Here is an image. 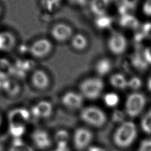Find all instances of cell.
<instances>
[{"mask_svg":"<svg viewBox=\"0 0 151 151\" xmlns=\"http://www.w3.org/2000/svg\"><path fill=\"white\" fill-rule=\"evenodd\" d=\"M109 5L108 0H92L91 9L98 17L106 15Z\"/></svg>","mask_w":151,"mask_h":151,"instance_id":"19","label":"cell"},{"mask_svg":"<svg viewBox=\"0 0 151 151\" xmlns=\"http://www.w3.org/2000/svg\"><path fill=\"white\" fill-rule=\"evenodd\" d=\"M62 0H41L42 8L48 12H54L58 9Z\"/></svg>","mask_w":151,"mask_h":151,"instance_id":"24","label":"cell"},{"mask_svg":"<svg viewBox=\"0 0 151 151\" xmlns=\"http://www.w3.org/2000/svg\"><path fill=\"white\" fill-rule=\"evenodd\" d=\"M120 97L119 95L114 92H109L103 96V101L104 104L109 107H114L119 103Z\"/></svg>","mask_w":151,"mask_h":151,"instance_id":"23","label":"cell"},{"mask_svg":"<svg viewBox=\"0 0 151 151\" xmlns=\"http://www.w3.org/2000/svg\"><path fill=\"white\" fill-rule=\"evenodd\" d=\"M113 68L111 61L106 57L100 58L94 64V70L97 76L100 77L105 76L109 74Z\"/></svg>","mask_w":151,"mask_h":151,"instance_id":"15","label":"cell"},{"mask_svg":"<svg viewBox=\"0 0 151 151\" xmlns=\"http://www.w3.org/2000/svg\"><path fill=\"white\" fill-rule=\"evenodd\" d=\"M1 120H2V119H1V114H0V126H1Z\"/></svg>","mask_w":151,"mask_h":151,"instance_id":"38","label":"cell"},{"mask_svg":"<svg viewBox=\"0 0 151 151\" xmlns=\"http://www.w3.org/2000/svg\"><path fill=\"white\" fill-rule=\"evenodd\" d=\"M137 133V127L134 123L132 121H124L120 124L114 133V143L119 147H128L136 139Z\"/></svg>","mask_w":151,"mask_h":151,"instance_id":"2","label":"cell"},{"mask_svg":"<svg viewBox=\"0 0 151 151\" xmlns=\"http://www.w3.org/2000/svg\"><path fill=\"white\" fill-rule=\"evenodd\" d=\"M30 82L32 87L38 90L47 89L50 84V76L42 69L34 70L30 77Z\"/></svg>","mask_w":151,"mask_h":151,"instance_id":"10","label":"cell"},{"mask_svg":"<svg viewBox=\"0 0 151 151\" xmlns=\"http://www.w3.org/2000/svg\"><path fill=\"white\" fill-rule=\"evenodd\" d=\"M80 93L89 100L98 99L104 88V83L99 77H90L83 80L79 84Z\"/></svg>","mask_w":151,"mask_h":151,"instance_id":"3","label":"cell"},{"mask_svg":"<svg viewBox=\"0 0 151 151\" xmlns=\"http://www.w3.org/2000/svg\"><path fill=\"white\" fill-rule=\"evenodd\" d=\"M138 0H124V5L128 6L129 8L133 7L137 2Z\"/></svg>","mask_w":151,"mask_h":151,"instance_id":"34","label":"cell"},{"mask_svg":"<svg viewBox=\"0 0 151 151\" xmlns=\"http://www.w3.org/2000/svg\"><path fill=\"white\" fill-rule=\"evenodd\" d=\"M132 65L139 71H143L147 67V63L146 61L143 54L141 52H136L133 55L130 61Z\"/></svg>","mask_w":151,"mask_h":151,"instance_id":"20","label":"cell"},{"mask_svg":"<svg viewBox=\"0 0 151 151\" xmlns=\"http://www.w3.org/2000/svg\"><path fill=\"white\" fill-rule=\"evenodd\" d=\"M124 113L120 110H115L112 115V119L115 122H119L120 124L124 122Z\"/></svg>","mask_w":151,"mask_h":151,"instance_id":"29","label":"cell"},{"mask_svg":"<svg viewBox=\"0 0 151 151\" xmlns=\"http://www.w3.org/2000/svg\"><path fill=\"white\" fill-rule=\"evenodd\" d=\"M51 151H58L57 149H55V150H51Z\"/></svg>","mask_w":151,"mask_h":151,"instance_id":"40","label":"cell"},{"mask_svg":"<svg viewBox=\"0 0 151 151\" xmlns=\"http://www.w3.org/2000/svg\"><path fill=\"white\" fill-rule=\"evenodd\" d=\"M73 34L71 27L64 22L55 24L50 29V35L52 38L60 43L70 40Z\"/></svg>","mask_w":151,"mask_h":151,"instance_id":"8","label":"cell"},{"mask_svg":"<svg viewBox=\"0 0 151 151\" xmlns=\"http://www.w3.org/2000/svg\"><path fill=\"white\" fill-rule=\"evenodd\" d=\"M138 151H151V139L143 140L140 145Z\"/></svg>","mask_w":151,"mask_h":151,"instance_id":"30","label":"cell"},{"mask_svg":"<svg viewBox=\"0 0 151 151\" xmlns=\"http://www.w3.org/2000/svg\"><path fill=\"white\" fill-rule=\"evenodd\" d=\"M93 139V133L88 129L84 127H79L74 132L73 136V142L75 147L83 150L88 147Z\"/></svg>","mask_w":151,"mask_h":151,"instance_id":"9","label":"cell"},{"mask_svg":"<svg viewBox=\"0 0 151 151\" xmlns=\"http://www.w3.org/2000/svg\"><path fill=\"white\" fill-rule=\"evenodd\" d=\"M142 54L147 64H151V46L146 47L144 49Z\"/></svg>","mask_w":151,"mask_h":151,"instance_id":"33","label":"cell"},{"mask_svg":"<svg viewBox=\"0 0 151 151\" xmlns=\"http://www.w3.org/2000/svg\"><path fill=\"white\" fill-rule=\"evenodd\" d=\"M1 11H2V9H1V5H0V16H1Z\"/></svg>","mask_w":151,"mask_h":151,"instance_id":"39","label":"cell"},{"mask_svg":"<svg viewBox=\"0 0 151 151\" xmlns=\"http://www.w3.org/2000/svg\"><path fill=\"white\" fill-rule=\"evenodd\" d=\"M120 25L126 29H134L138 26L137 19L132 15L124 14L120 19Z\"/></svg>","mask_w":151,"mask_h":151,"instance_id":"21","label":"cell"},{"mask_svg":"<svg viewBox=\"0 0 151 151\" xmlns=\"http://www.w3.org/2000/svg\"><path fill=\"white\" fill-rule=\"evenodd\" d=\"M32 140L36 147L45 149L51 145V140L47 132L43 129H37L32 134Z\"/></svg>","mask_w":151,"mask_h":151,"instance_id":"13","label":"cell"},{"mask_svg":"<svg viewBox=\"0 0 151 151\" xmlns=\"http://www.w3.org/2000/svg\"><path fill=\"white\" fill-rule=\"evenodd\" d=\"M142 80L137 76H133L127 79V88L134 91L140 89L142 86Z\"/></svg>","mask_w":151,"mask_h":151,"instance_id":"28","label":"cell"},{"mask_svg":"<svg viewBox=\"0 0 151 151\" xmlns=\"http://www.w3.org/2000/svg\"><path fill=\"white\" fill-rule=\"evenodd\" d=\"M70 42L72 48L77 51H83L85 50L88 45V38L82 33L73 34Z\"/></svg>","mask_w":151,"mask_h":151,"instance_id":"16","label":"cell"},{"mask_svg":"<svg viewBox=\"0 0 151 151\" xmlns=\"http://www.w3.org/2000/svg\"><path fill=\"white\" fill-rule=\"evenodd\" d=\"M52 104L47 100H41L34 105L31 109V114L36 118H47L52 113Z\"/></svg>","mask_w":151,"mask_h":151,"instance_id":"12","label":"cell"},{"mask_svg":"<svg viewBox=\"0 0 151 151\" xmlns=\"http://www.w3.org/2000/svg\"><path fill=\"white\" fill-rule=\"evenodd\" d=\"M31 113L25 108H15L8 114V128L10 134L15 138H20L25 132L26 124L29 120Z\"/></svg>","mask_w":151,"mask_h":151,"instance_id":"1","label":"cell"},{"mask_svg":"<svg viewBox=\"0 0 151 151\" xmlns=\"http://www.w3.org/2000/svg\"><path fill=\"white\" fill-rule=\"evenodd\" d=\"M110 84L117 90H124L127 88V79L121 73H116L111 75L109 78Z\"/></svg>","mask_w":151,"mask_h":151,"instance_id":"17","label":"cell"},{"mask_svg":"<svg viewBox=\"0 0 151 151\" xmlns=\"http://www.w3.org/2000/svg\"><path fill=\"white\" fill-rule=\"evenodd\" d=\"M107 46L111 54L115 55H120L125 52L127 48V40L122 33L114 31L108 38Z\"/></svg>","mask_w":151,"mask_h":151,"instance_id":"7","label":"cell"},{"mask_svg":"<svg viewBox=\"0 0 151 151\" xmlns=\"http://www.w3.org/2000/svg\"><path fill=\"white\" fill-rule=\"evenodd\" d=\"M142 33L145 38L151 40V22H147L143 25Z\"/></svg>","mask_w":151,"mask_h":151,"instance_id":"32","label":"cell"},{"mask_svg":"<svg viewBox=\"0 0 151 151\" xmlns=\"http://www.w3.org/2000/svg\"><path fill=\"white\" fill-rule=\"evenodd\" d=\"M70 2L76 5H83L86 4V0H68Z\"/></svg>","mask_w":151,"mask_h":151,"instance_id":"36","label":"cell"},{"mask_svg":"<svg viewBox=\"0 0 151 151\" xmlns=\"http://www.w3.org/2000/svg\"><path fill=\"white\" fill-rule=\"evenodd\" d=\"M142 10L146 16H151V0H146L143 5Z\"/></svg>","mask_w":151,"mask_h":151,"instance_id":"31","label":"cell"},{"mask_svg":"<svg viewBox=\"0 0 151 151\" xmlns=\"http://www.w3.org/2000/svg\"><path fill=\"white\" fill-rule=\"evenodd\" d=\"M96 27L100 29H106L110 27L111 24V19L106 15L99 16L95 22Z\"/></svg>","mask_w":151,"mask_h":151,"instance_id":"25","label":"cell"},{"mask_svg":"<svg viewBox=\"0 0 151 151\" xmlns=\"http://www.w3.org/2000/svg\"><path fill=\"white\" fill-rule=\"evenodd\" d=\"M8 151H34V149L24 142L20 138H15Z\"/></svg>","mask_w":151,"mask_h":151,"instance_id":"22","label":"cell"},{"mask_svg":"<svg viewBox=\"0 0 151 151\" xmlns=\"http://www.w3.org/2000/svg\"><path fill=\"white\" fill-rule=\"evenodd\" d=\"M54 139L57 146L67 145L69 135L66 130H59L56 132Z\"/></svg>","mask_w":151,"mask_h":151,"instance_id":"26","label":"cell"},{"mask_svg":"<svg viewBox=\"0 0 151 151\" xmlns=\"http://www.w3.org/2000/svg\"><path fill=\"white\" fill-rule=\"evenodd\" d=\"M146 102L144 94L134 91L128 95L125 102L126 113L131 117L139 115L143 111Z\"/></svg>","mask_w":151,"mask_h":151,"instance_id":"5","label":"cell"},{"mask_svg":"<svg viewBox=\"0 0 151 151\" xmlns=\"http://www.w3.org/2000/svg\"><path fill=\"white\" fill-rule=\"evenodd\" d=\"M63 104L70 109H77L81 107L83 103V97L80 93L68 91L65 92L61 97Z\"/></svg>","mask_w":151,"mask_h":151,"instance_id":"11","label":"cell"},{"mask_svg":"<svg viewBox=\"0 0 151 151\" xmlns=\"http://www.w3.org/2000/svg\"><path fill=\"white\" fill-rule=\"evenodd\" d=\"M147 87H148L149 90L151 91V77L149 78V80H148Z\"/></svg>","mask_w":151,"mask_h":151,"instance_id":"37","label":"cell"},{"mask_svg":"<svg viewBox=\"0 0 151 151\" xmlns=\"http://www.w3.org/2000/svg\"><path fill=\"white\" fill-rule=\"evenodd\" d=\"M1 89L4 94L9 97H14L20 93L19 85L11 80L5 81L1 86Z\"/></svg>","mask_w":151,"mask_h":151,"instance_id":"18","label":"cell"},{"mask_svg":"<svg viewBox=\"0 0 151 151\" xmlns=\"http://www.w3.org/2000/svg\"><path fill=\"white\" fill-rule=\"evenodd\" d=\"M141 127L145 132L151 134V109L143 117Z\"/></svg>","mask_w":151,"mask_h":151,"instance_id":"27","label":"cell"},{"mask_svg":"<svg viewBox=\"0 0 151 151\" xmlns=\"http://www.w3.org/2000/svg\"><path fill=\"white\" fill-rule=\"evenodd\" d=\"M52 41L47 38H40L35 40L29 47L30 54L34 58L42 59L48 56L53 50Z\"/></svg>","mask_w":151,"mask_h":151,"instance_id":"6","label":"cell"},{"mask_svg":"<svg viewBox=\"0 0 151 151\" xmlns=\"http://www.w3.org/2000/svg\"><path fill=\"white\" fill-rule=\"evenodd\" d=\"M88 151H107L102 147L97 146H91L88 147Z\"/></svg>","mask_w":151,"mask_h":151,"instance_id":"35","label":"cell"},{"mask_svg":"<svg viewBox=\"0 0 151 151\" xmlns=\"http://www.w3.org/2000/svg\"><path fill=\"white\" fill-rule=\"evenodd\" d=\"M16 43V37L9 31H0V52H7L12 50Z\"/></svg>","mask_w":151,"mask_h":151,"instance_id":"14","label":"cell"},{"mask_svg":"<svg viewBox=\"0 0 151 151\" xmlns=\"http://www.w3.org/2000/svg\"><path fill=\"white\" fill-rule=\"evenodd\" d=\"M80 117L85 123L94 127L103 126L107 120L105 113L100 108L93 106L83 108L80 113Z\"/></svg>","mask_w":151,"mask_h":151,"instance_id":"4","label":"cell"}]
</instances>
